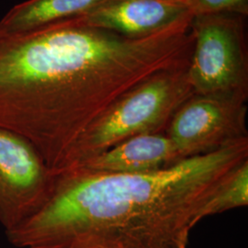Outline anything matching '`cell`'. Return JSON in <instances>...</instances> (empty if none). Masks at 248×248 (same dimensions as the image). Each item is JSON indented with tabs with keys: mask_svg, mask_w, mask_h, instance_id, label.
Listing matches in <instances>:
<instances>
[{
	"mask_svg": "<svg viewBox=\"0 0 248 248\" xmlns=\"http://www.w3.org/2000/svg\"><path fill=\"white\" fill-rule=\"evenodd\" d=\"M192 45L189 24L140 39L73 18L21 32L0 26V128L24 137L56 173L117 98L187 66Z\"/></svg>",
	"mask_w": 248,
	"mask_h": 248,
	"instance_id": "6da1fadb",
	"label": "cell"
},
{
	"mask_svg": "<svg viewBox=\"0 0 248 248\" xmlns=\"http://www.w3.org/2000/svg\"><path fill=\"white\" fill-rule=\"evenodd\" d=\"M248 160V139L145 174L55 175L45 205L7 231L18 248H190L205 207Z\"/></svg>",
	"mask_w": 248,
	"mask_h": 248,
	"instance_id": "7a4b0ae2",
	"label": "cell"
},
{
	"mask_svg": "<svg viewBox=\"0 0 248 248\" xmlns=\"http://www.w3.org/2000/svg\"><path fill=\"white\" fill-rule=\"evenodd\" d=\"M186 69L157 72L117 98L80 136L54 175L133 136L166 133L177 109L193 95Z\"/></svg>",
	"mask_w": 248,
	"mask_h": 248,
	"instance_id": "3957f363",
	"label": "cell"
},
{
	"mask_svg": "<svg viewBox=\"0 0 248 248\" xmlns=\"http://www.w3.org/2000/svg\"><path fill=\"white\" fill-rule=\"evenodd\" d=\"M246 16L213 13L193 16L187 78L193 94L248 98Z\"/></svg>",
	"mask_w": 248,
	"mask_h": 248,
	"instance_id": "277c9868",
	"label": "cell"
},
{
	"mask_svg": "<svg viewBox=\"0 0 248 248\" xmlns=\"http://www.w3.org/2000/svg\"><path fill=\"white\" fill-rule=\"evenodd\" d=\"M248 98L193 94L170 121L166 134L180 160L248 139Z\"/></svg>",
	"mask_w": 248,
	"mask_h": 248,
	"instance_id": "5b68a950",
	"label": "cell"
},
{
	"mask_svg": "<svg viewBox=\"0 0 248 248\" xmlns=\"http://www.w3.org/2000/svg\"><path fill=\"white\" fill-rule=\"evenodd\" d=\"M55 175L24 137L0 128V224L12 230L34 215L53 191Z\"/></svg>",
	"mask_w": 248,
	"mask_h": 248,
	"instance_id": "8992f818",
	"label": "cell"
},
{
	"mask_svg": "<svg viewBox=\"0 0 248 248\" xmlns=\"http://www.w3.org/2000/svg\"><path fill=\"white\" fill-rule=\"evenodd\" d=\"M192 13L184 3L169 0H108L73 18L86 26L140 39L189 24Z\"/></svg>",
	"mask_w": 248,
	"mask_h": 248,
	"instance_id": "52a82bcc",
	"label": "cell"
},
{
	"mask_svg": "<svg viewBox=\"0 0 248 248\" xmlns=\"http://www.w3.org/2000/svg\"><path fill=\"white\" fill-rule=\"evenodd\" d=\"M179 160L173 142L166 133H148L119 142L66 171L92 174H145L167 169Z\"/></svg>",
	"mask_w": 248,
	"mask_h": 248,
	"instance_id": "ba28073f",
	"label": "cell"
},
{
	"mask_svg": "<svg viewBox=\"0 0 248 248\" xmlns=\"http://www.w3.org/2000/svg\"><path fill=\"white\" fill-rule=\"evenodd\" d=\"M108 0H28L1 18L0 26L13 32L28 31L78 18Z\"/></svg>",
	"mask_w": 248,
	"mask_h": 248,
	"instance_id": "9c48e42d",
	"label": "cell"
},
{
	"mask_svg": "<svg viewBox=\"0 0 248 248\" xmlns=\"http://www.w3.org/2000/svg\"><path fill=\"white\" fill-rule=\"evenodd\" d=\"M248 205V160L228 177L205 207L206 218Z\"/></svg>",
	"mask_w": 248,
	"mask_h": 248,
	"instance_id": "30bf717a",
	"label": "cell"
},
{
	"mask_svg": "<svg viewBox=\"0 0 248 248\" xmlns=\"http://www.w3.org/2000/svg\"><path fill=\"white\" fill-rule=\"evenodd\" d=\"M193 16L213 13H236L248 15V0H184Z\"/></svg>",
	"mask_w": 248,
	"mask_h": 248,
	"instance_id": "8fae6325",
	"label": "cell"
},
{
	"mask_svg": "<svg viewBox=\"0 0 248 248\" xmlns=\"http://www.w3.org/2000/svg\"><path fill=\"white\" fill-rule=\"evenodd\" d=\"M169 1H175V2H181V3H184V0H169Z\"/></svg>",
	"mask_w": 248,
	"mask_h": 248,
	"instance_id": "7c38bea8",
	"label": "cell"
}]
</instances>
